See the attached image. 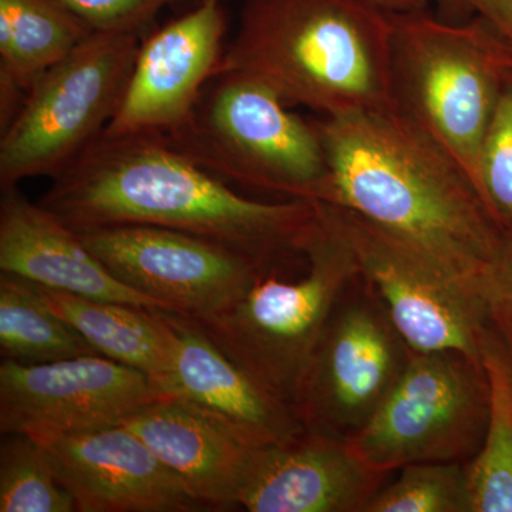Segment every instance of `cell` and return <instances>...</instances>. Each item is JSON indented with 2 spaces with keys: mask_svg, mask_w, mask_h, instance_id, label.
<instances>
[{
  "mask_svg": "<svg viewBox=\"0 0 512 512\" xmlns=\"http://www.w3.org/2000/svg\"><path fill=\"white\" fill-rule=\"evenodd\" d=\"M39 204L74 231L151 225L241 252L264 269L301 255L316 202L245 197L157 134L103 136L53 178Z\"/></svg>",
  "mask_w": 512,
  "mask_h": 512,
  "instance_id": "obj_1",
  "label": "cell"
},
{
  "mask_svg": "<svg viewBox=\"0 0 512 512\" xmlns=\"http://www.w3.org/2000/svg\"><path fill=\"white\" fill-rule=\"evenodd\" d=\"M315 121L329 164L320 202L356 212L485 292L504 234L460 161L394 107Z\"/></svg>",
  "mask_w": 512,
  "mask_h": 512,
  "instance_id": "obj_2",
  "label": "cell"
},
{
  "mask_svg": "<svg viewBox=\"0 0 512 512\" xmlns=\"http://www.w3.org/2000/svg\"><path fill=\"white\" fill-rule=\"evenodd\" d=\"M392 28L375 0H244L217 74H248L320 117L387 109Z\"/></svg>",
  "mask_w": 512,
  "mask_h": 512,
  "instance_id": "obj_3",
  "label": "cell"
},
{
  "mask_svg": "<svg viewBox=\"0 0 512 512\" xmlns=\"http://www.w3.org/2000/svg\"><path fill=\"white\" fill-rule=\"evenodd\" d=\"M392 25L394 109L439 141L476 183L484 136L512 73V50L480 16L454 23L416 10L392 13Z\"/></svg>",
  "mask_w": 512,
  "mask_h": 512,
  "instance_id": "obj_4",
  "label": "cell"
},
{
  "mask_svg": "<svg viewBox=\"0 0 512 512\" xmlns=\"http://www.w3.org/2000/svg\"><path fill=\"white\" fill-rule=\"evenodd\" d=\"M161 137L227 184L285 200L325 197L329 164L316 121L248 74H215L190 121Z\"/></svg>",
  "mask_w": 512,
  "mask_h": 512,
  "instance_id": "obj_5",
  "label": "cell"
},
{
  "mask_svg": "<svg viewBox=\"0 0 512 512\" xmlns=\"http://www.w3.org/2000/svg\"><path fill=\"white\" fill-rule=\"evenodd\" d=\"M301 251L305 272L299 278L279 279L275 268L268 269L229 311L194 320L225 355L291 404L330 315L359 274L318 202Z\"/></svg>",
  "mask_w": 512,
  "mask_h": 512,
  "instance_id": "obj_6",
  "label": "cell"
},
{
  "mask_svg": "<svg viewBox=\"0 0 512 512\" xmlns=\"http://www.w3.org/2000/svg\"><path fill=\"white\" fill-rule=\"evenodd\" d=\"M138 35L93 32L47 70L0 131V188L55 178L116 116L138 52Z\"/></svg>",
  "mask_w": 512,
  "mask_h": 512,
  "instance_id": "obj_7",
  "label": "cell"
},
{
  "mask_svg": "<svg viewBox=\"0 0 512 512\" xmlns=\"http://www.w3.org/2000/svg\"><path fill=\"white\" fill-rule=\"evenodd\" d=\"M490 413L483 362L466 353L414 352L373 419L348 441L360 461L392 474L419 463H468Z\"/></svg>",
  "mask_w": 512,
  "mask_h": 512,
  "instance_id": "obj_8",
  "label": "cell"
},
{
  "mask_svg": "<svg viewBox=\"0 0 512 512\" xmlns=\"http://www.w3.org/2000/svg\"><path fill=\"white\" fill-rule=\"evenodd\" d=\"M316 202L348 244L360 278L414 352L454 350L481 360L491 329L481 286L356 212Z\"/></svg>",
  "mask_w": 512,
  "mask_h": 512,
  "instance_id": "obj_9",
  "label": "cell"
},
{
  "mask_svg": "<svg viewBox=\"0 0 512 512\" xmlns=\"http://www.w3.org/2000/svg\"><path fill=\"white\" fill-rule=\"evenodd\" d=\"M412 353L357 274L330 315L293 396L303 430L353 439L399 382Z\"/></svg>",
  "mask_w": 512,
  "mask_h": 512,
  "instance_id": "obj_10",
  "label": "cell"
},
{
  "mask_svg": "<svg viewBox=\"0 0 512 512\" xmlns=\"http://www.w3.org/2000/svg\"><path fill=\"white\" fill-rule=\"evenodd\" d=\"M77 232L119 281L195 322L229 311L268 271L235 249L175 229L111 225Z\"/></svg>",
  "mask_w": 512,
  "mask_h": 512,
  "instance_id": "obj_11",
  "label": "cell"
},
{
  "mask_svg": "<svg viewBox=\"0 0 512 512\" xmlns=\"http://www.w3.org/2000/svg\"><path fill=\"white\" fill-rule=\"evenodd\" d=\"M163 399L133 367L101 355L0 363V433L77 434L120 426Z\"/></svg>",
  "mask_w": 512,
  "mask_h": 512,
  "instance_id": "obj_12",
  "label": "cell"
},
{
  "mask_svg": "<svg viewBox=\"0 0 512 512\" xmlns=\"http://www.w3.org/2000/svg\"><path fill=\"white\" fill-rule=\"evenodd\" d=\"M227 30L222 0H201L147 37L106 134L168 136L184 127L217 74Z\"/></svg>",
  "mask_w": 512,
  "mask_h": 512,
  "instance_id": "obj_13",
  "label": "cell"
},
{
  "mask_svg": "<svg viewBox=\"0 0 512 512\" xmlns=\"http://www.w3.org/2000/svg\"><path fill=\"white\" fill-rule=\"evenodd\" d=\"M45 446L77 512L204 510L177 474L124 424L77 434L33 436Z\"/></svg>",
  "mask_w": 512,
  "mask_h": 512,
  "instance_id": "obj_14",
  "label": "cell"
},
{
  "mask_svg": "<svg viewBox=\"0 0 512 512\" xmlns=\"http://www.w3.org/2000/svg\"><path fill=\"white\" fill-rule=\"evenodd\" d=\"M165 313L175 340L170 369L154 383L161 396L200 407L255 448L285 443L305 431L292 404L225 355L194 320Z\"/></svg>",
  "mask_w": 512,
  "mask_h": 512,
  "instance_id": "obj_15",
  "label": "cell"
},
{
  "mask_svg": "<svg viewBox=\"0 0 512 512\" xmlns=\"http://www.w3.org/2000/svg\"><path fill=\"white\" fill-rule=\"evenodd\" d=\"M389 476L367 467L348 441L303 431L255 448L237 505L249 512H365Z\"/></svg>",
  "mask_w": 512,
  "mask_h": 512,
  "instance_id": "obj_16",
  "label": "cell"
},
{
  "mask_svg": "<svg viewBox=\"0 0 512 512\" xmlns=\"http://www.w3.org/2000/svg\"><path fill=\"white\" fill-rule=\"evenodd\" d=\"M0 190V272L56 291L163 311L111 274L79 232L52 211L29 201L19 187Z\"/></svg>",
  "mask_w": 512,
  "mask_h": 512,
  "instance_id": "obj_17",
  "label": "cell"
},
{
  "mask_svg": "<svg viewBox=\"0 0 512 512\" xmlns=\"http://www.w3.org/2000/svg\"><path fill=\"white\" fill-rule=\"evenodd\" d=\"M124 426L177 474L205 508L237 505L255 447L200 407L163 397Z\"/></svg>",
  "mask_w": 512,
  "mask_h": 512,
  "instance_id": "obj_18",
  "label": "cell"
},
{
  "mask_svg": "<svg viewBox=\"0 0 512 512\" xmlns=\"http://www.w3.org/2000/svg\"><path fill=\"white\" fill-rule=\"evenodd\" d=\"M93 32L60 0H0V131L37 80Z\"/></svg>",
  "mask_w": 512,
  "mask_h": 512,
  "instance_id": "obj_19",
  "label": "cell"
},
{
  "mask_svg": "<svg viewBox=\"0 0 512 512\" xmlns=\"http://www.w3.org/2000/svg\"><path fill=\"white\" fill-rule=\"evenodd\" d=\"M35 285L46 305L72 325L101 356L133 367L153 383L170 369L175 332L167 311Z\"/></svg>",
  "mask_w": 512,
  "mask_h": 512,
  "instance_id": "obj_20",
  "label": "cell"
},
{
  "mask_svg": "<svg viewBox=\"0 0 512 512\" xmlns=\"http://www.w3.org/2000/svg\"><path fill=\"white\" fill-rule=\"evenodd\" d=\"M490 383L483 444L467 463L470 512H512V357L493 328L481 345Z\"/></svg>",
  "mask_w": 512,
  "mask_h": 512,
  "instance_id": "obj_21",
  "label": "cell"
},
{
  "mask_svg": "<svg viewBox=\"0 0 512 512\" xmlns=\"http://www.w3.org/2000/svg\"><path fill=\"white\" fill-rule=\"evenodd\" d=\"M0 355L40 365L100 353L46 305L35 282L0 272Z\"/></svg>",
  "mask_w": 512,
  "mask_h": 512,
  "instance_id": "obj_22",
  "label": "cell"
},
{
  "mask_svg": "<svg viewBox=\"0 0 512 512\" xmlns=\"http://www.w3.org/2000/svg\"><path fill=\"white\" fill-rule=\"evenodd\" d=\"M0 512H77L45 446L29 434H3Z\"/></svg>",
  "mask_w": 512,
  "mask_h": 512,
  "instance_id": "obj_23",
  "label": "cell"
},
{
  "mask_svg": "<svg viewBox=\"0 0 512 512\" xmlns=\"http://www.w3.org/2000/svg\"><path fill=\"white\" fill-rule=\"evenodd\" d=\"M365 512H470L467 463L410 464L380 488Z\"/></svg>",
  "mask_w": 512,
  "mask_h": 512,
  "instance_id": "obj_24",
  "label": "cell"
},
{
  "mask_svg": "<svg viewBox=\"0 0 512 512\" xmlns=\"http://www.w3.org/2000/svg\"><path fill=\"white\" fill-rule=\"evenodd\" d=\"M476 185L495 224L512 234V73L484 136Z\"/></svg>",
  "mask_w": 512,
  "mask_h": 512,
  "instance_id": "obj_25",
  "label": "cell"
},
{
  "mask_svg": "<svg viewBox=\"0 0 512 512\" xmlns=\"http://www.w3.org/2000/svg\"><path fill=\"white\" fill-rule=\"evenodd\" d=\"M94 32L138 35L158 13L180 0H60Z\"/></svg>",
  "mask_w": 512,
  "mask_h": 512,
  "instance_id": "obj_26",
  "label": "cell"
},
{
  "mask_svg": "<svg viewBox=\"0 0 512 512\" xmlns=\"http://www.w3.org/2000/svg\"><path fill=\"white\" fill-rule=\"evenodd\" d=\"M488 318L512 357V234H505L485 284Z\"/></svg>",
  "mask_w": 512,
  "mask_h": 512,
  "instance_id": "obj_27",
  "label": "cell"
},
{
  "mask_svg": "<svg viewBox=\"0 0 512 512\" xmlns=\"http://www.w3.org/2000/svg\"><path fill=\"white\" fill-rule=\"evenodd\" d=\"M450 12L474 13L484 19L512 50V0H439Z\"/></svg>",
  "mask_w": 512,
  "mask_h": 512,
  "instance_id": "obj_28",
  "label": "cell"
},
{
  "mask_svg": "<svg viewBox=\"0 0 512 512\" xmlns=\"http://www.w3.org/2000/svg\"><path fill=\"white\" fill-rule=\"evenodd\" d=\"M377 5L392 13L416 12L429 8L430 0H375Z\"/></svg>",
  "mask_w": 512,
  "mask_h": 512,
  "instance_id": "obj_29",
  "label": "cell"
}]
</instances>
